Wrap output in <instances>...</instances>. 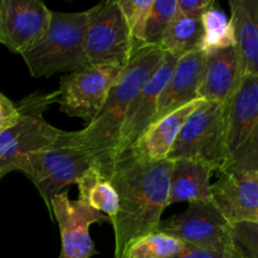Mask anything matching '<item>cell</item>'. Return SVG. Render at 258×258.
I'll return each mask as SVG.
<instances>
[{
    "label": "cell",
    "instance_id": "1",
    "mask_svg": "<svg viewBox=\"0 0 258 258\" xmlns=\"http://www.w3.org/2000/svg\"><path fill=\"white\" fill-rule=\"evenodd\" d=\"M171 160L153 161L131 148L115 156L107 179L118 196V212L112 221L113 258H122L128 244L158 231L168 207Z\"/></svg>",
    "mask_w": 258,
    "mask_h": 258
},
{
    "label": "cell",
    "instance_id": "2",
    "mask_svg": "<svg viewBox=\"0 0 258 258\" xmlns=\"http://www.w3.org/2000/svg\"><path fill=\"white\" fill-rule=\"evenodd\" d=\"M163 55L164 50L160 47L135 45L103 107L90 125L78 131L81 144L96 168L106 178L116 155L118 138L128 108Z\"/></svg>",
    "mask_w": 258,
    "mask_h": 258
},
{
    "label": "cell",
    "instance_id": "3",
    "mask_svg": "<svg viewBox=\"0 0 258 258\" xmlns=\"http://www.w3.org/2000/svg\"><path fill=\"white\" fill-rule=\"evenodd\" d=\"M87 13L50 12L44 35L22 54L33 77L71 73L88 66L85 34Z\"/></svg>",
    "mask_w": 258,
    "mask_h": 258
},
{
    "label": "cell",
    "instance_id": "4",
    "mask_svg": "<svg viewBox=\"0 0 258 258\" xmlns=\"http://www.w3.org/2000/svg\"><path fill=\"white\" fill-rule=\"evenodd\" d=\"M91 166L95 164L81 144L78 131L59 130L50 145L25 159L20 173L32 180L52 217L53 198L77 183Z\"/></svg>",
    "mask_w": 258,
    "mask_h": 258
},
{
    "label": "cell",
    "instance_id": "5",
    "mask_svg": "<svg viewBox=\"0 0 258 258\" xmlns=\"http://www.w3.org/2000/svg\"><path fill=\"white\" fill-rule=\"evenodd\" d=\"M58 96V91H35L18 102L19 120L0 135V179L12 171H20L30 154L47 148L57 138L59 128L45 120L44 112L57 103Z\"/></svg>",
    "mask_w": 258,
    "mask_h": 258
},
{
    "label": "cell",
    "instance_id": "6",
    "mask_svg": "<svg viewBox=\"0 0 258 258\" xmlns=\"http://www.w3.org/2000/svg\"><path fill=\"white\" fill-rule=\"evenodd\" d=\"M224 171H258L257 76H243L226 103Z\"/></svg>",
    "mask_w": 258,
    "mask_h": 258
},
{
    "label": "cell",
    "instance_id": "7",
    "mask_svg": "<svg viewBox=\"0 0 258 258\" xmlns=\"http://www.w3.org/2000/svg\"><path fill=\"white\" fill-rule=\"evenodd\" d=\"M193 159L221 173L226 164V105L203 101L186 118L168 160Z\"/></svg>",
    "mask_w": 258,
    "mask_h": 258
},
{
    "label": "cell",
    "instance_id": "8",
    "mask_svg": "<svg viewBox=\"0 0 258 258\" xmlns=\"http://www.w3.org/2000/svg\"><path fill=\"white\" fill-rule=\"evenodd\" d=\"M122 70L120 63H101L66 73L60 77L57 90L60 112L90 125L105 105Z\"/></svg>",
    "mask_w": 258,
    "mask_h": 258
},
{
    "label": "cell",
    "instance_id": "9",
    "mask_svg": "<svg viewBox=\"0 0 258 258\" xmlns=\"http://www.w3.org/2000/svg\"><path fill=\"white\" fill-rule=\"evenodd\" d=\"M87 13L85 47L90 64L120 63L130 59L135 43L117 0L98 3Z\"/></svg>",
    "mask_w": 258,
    "mask_h": 258
},
{
    "label": "cell",
    "instance_id": "10",
    "mask_svg": "<svg viewBox=\"0 0 258 258\" xmlns=\"http://www.w3.org/2000/svg\"><path fill=\"white\" fill-rule=\"evenodd\" d=\"M158 231L184 244L204 249L228 251L234 244L232 224L213 201L189 203L184 212L161 221Z\"/></svg>",
    "mask_w": 258,
    "mask_h": 258
},
{
    "label": "cell",
    "instance_id": "11",
    "mask_svg": "<svg viewBox=\"0 0 258 258\" xmlns=\"http://www.w3.org/2000/svg\"><path fill=\"white\" fill-rule=\"evenodd\" d=\"M62 239L59 258H92L97 253L90 234L92 224L110 223L105 214L95 211L80 199H71L67 191L58 194L50 203Z\"/></svg>",
    "mask_w": 258,
    "mask_h": 258
},
{
    "label": "cell",
    "instance_id": "12",
    "mask_svg": "<svg viewBox=\"0 0 258 258\" xmlns=\"http://www.w3.org/2000/svg\"><path fill=\"white\" fill-rule=\"evenodd\" d=\"M50 12L40 0H2L0 43L22 55L44 35Z\"/></svg>",
    "mask_w": 258,
    "mask_h": 258
},
{
    "label": "cell",
    "instance_id": "13",
    "mask_svg": "<svg viewBox=\"0 0 258 258\" xmlns=\"http://www.w3.org/2000/svg\"><path fill=\"white\" fill-rule=\"evenodd\" d=\"M178 58V55L164 52L160 63L156 66L153 75L146 81L139 95L133 101L121 128L116 155L133 146L141 134L153 123L158 112L159 98L173 73Z\"/></svg>",
    "mask_w": 258,
    "mask_h": 258
},
{
    "label": "cell",
    "instance_id": "14",
    "mask_svg": "<svg viewBox=\"0 0 258 258\" xmlns=\"http://www.w3.org/2000/svg\"><path fill=\"white\" fill-rule=\"evenodd\" d=\"M211 190L212 201L229 223H258V171H224Z\"/></svg>",
    "mask_w": 258,
    "mask_h": 258
},
{
    "label": "cell",
    "instance_id": "15",
    "mask_svg": "<svg viewBox=\"0 0 258 258\" xmlns=\"http://www.w3.org/2000/svg\"><path fill=\"white\" fill-rule=\"evenodd\" d=\"M242 71L236 48L204 54L198 96L203 101L226 105L241 83Z\"/></svg>",
    "mask_w": 258,
    "mask_h": 258
},
{
    "label": "cell",
    "instance_id": "16",
    "mask_svg": "<svg viewBox=\"0 0 258 258\" xmlns=\"http://www.w3.org/2000/svg\"><path fill=\"white\" fill-rule=\"evenodd\" d=\"M203 62L204 54L201 50L185 53L178 58L173 73L159 98L158 112L153 122L183 107L186 103L201 100L198 88Z\"/></svg>",
    "mask_w": 258,
    "mask_h": 258
},
{
    "label": "cell",
    "instance_id": "17",
    "mask_svg": "<svg viewBox=\"0 0 258 258\" xmlns=\"http://www.w3.org/2000/svg\"><path fill=\"white\" fill-rule=\"evenodd\" d=\"M202 102L203 100H196L159 118L141 134L130 148L139 156L148 160H166L186 118Z\"/></svg>",
    "mask_w": 258,
    "mask_h": 258
},
{
    "label": "cell",
    "instance_id": "18",
    "mask_svg": "<svg viewBox=\"0 0 258 258\" xmlns=\"http://www.w3.org/2000/svg\"><path fill=\"white\" fill-rule=\"evenodd\" d=\"M228 5L242 75L258 77V0H229Z\"/></svg>",
    "mask_w": 258,
    "mask_h": 258
},
{
    "label": "cell",
    "instance_id": "19",
    "mask_svg": "<svg viewBox=\"0 0 258 258\" xmlns=\"http://www.w3.org/2000/svg\"><path fill=\"white\" fill-rule=\"evenodd\" d=\"M213 174V169L201 160H174L169 184L168 206L183 202L193 203L212 201L211 178Z\"/></svg>",
    "mask_w": 258,
    "mask_h": 258
},
{
    "label": "cell",
    "instance_id": "20",
    "mask_svg": "<svg viewBox=\"0 0 258 258\" xmlns=\"http://www.w3.org/2000/svg\"><path fill=\"white\" fill-rule=\"evenodd\" d=\"M76 184L80 190V201L105 214L112 223L118 212V196L110 180L96 166H91Z\"/></svg>",
    "mask_w": 258,
    "mask_h": 258
},
{
    "label": "cell",
    "instance_id": "21",
    "mask_svg": "<svg viewBox=\"0 0 258 258\" xmlns=\"http://www.w3.org/2000/svg\"><path fill=\"white\" fill-rule=\"evenodd\" d=\"M202 35V20L185 17L178 12L164 35L160 48L164 52L180 57L185 53L199 50Z\"/></svg>",
    "mask_w": 258,
    "mask_h": 258
},
{
    "label": "cell",
    "instance_id": "22",
    "mask_svg": "<svg viewBox=\"0 0 258 258\" xmlns=\"http://www.w3.org/2000/svg\"><path fill=\"white\" fill-rule=\"evenodd\" d=\"M201 20L203 35L199 50L203 54L236 47V35L231 19L216 4L202 15Z\"/></svg>",
    "mask_w": 258,
    "mask_h": 258
},
{
    "label": "cell",
    "instance_id": "23",
    "mask_svg": "<svg viewBox=\"0 0 258 258\" xmlns=\"http://www.w3.org/2000/svg\"><path fill=\"white\" fill-rule=\"evenodd\" d=\"M184 247L185 244L179 239L156 231L131 242L122 258H170Z\"/></svg>",
    "mask_w": 258,
    "mask_h": 258
},
{
    "label": "cell",
    "instance_id": "24",
    "mask_svg": "<svg viewBox=\"0 0 258 258\" xmlns=\"http://www.w3.org/2000/svg\"><path fill=\"white\" fill-rule=\"evenodd\" d=\"M178 14V0H154L148 23L144 44L160 47L169 25Z\"/></svg>",
    "mask_w": 258,
    "mask_h": 258
},
{
    "label": "cell",
    "instance_id": "25",
    "mask_svg": "<svg viewBox=\"0 0 258 258\" xmlns=\"http://www.w3.org/2000/svg\"><path fill=\"white\" fill-rule=\"evenodd\" d=\"M153 4L154 0H117L135 45L144 44L146 23Z\"/></svg>",
    "mask_w": 258,
    "mask_h": 258
},
{
    "label": "cell",
    "instance_id": "26",
    "mask_svg": "<svg viewBox=\"0 0 258 258\" xmlns=\"http://www.w3.org/2000/svg\"><path fill=\"white\" fill-rule=\"evenodd\" d=\"M232 238L242 253L252 258H258V223L232 224Z\"/></svg>",
    "mask_w": 258,
    "mask_h": 258
},
{
    "label": "cell",
    "instance_id": "27",
    "mask_svg": "<svg viewBox=\"0 0 258 258\" xmlns=\"http://www.w3.org/2000/svg\"><path fill=\"white\" fill-rule=\"evenodd\" d=\"M19 117L20 113L17 105L0 91V135L12 128Z\"/></svg>",
    "mask_w": 258,
    "mask_h": 258
},
{
    "label": "cell",
    "instance_id": "28",
    "mask_svg": "<svg viewBox=\"0 0 258 258\" xmlns=\"http://www.w3.org/2000/svg\"><path fill=\"white\" fill-rule=\"evenodd\" d=\"M214 4V0H178V12L185 17L201 19L202 15Z\"/></svg>",
    "mask_w": 258,
    "mask_h": 258
},
{
    "label": "cell",
    "instance_id": "29",
    "mask_svg": "<svg viewBox=\"0 0 258 258\" xmlns=\"http://www.w3.org/2000/svg\"><path fill=\"white\" fill-rule=\"evenodd\" d=\"M231 249H228V251H214V249H204L185 244V247L179 253L174 254L170 258H228Z\"/></svg>",
    "mask_w": 258,
    "mask_h": 258
},
{
    "label": "cell",
    "instance_id": "30",
    "mask_svg": "<svg viewBox=\"0 0 258 258\" xmlns=\"http://www.w3.org/2000/svg\"><path fill=\"white\" fill-rule=\"evenodd\" d=\"M228 258H243L242 257V253L239 252V249L237 248L236 244H233V247H232L231 252H229L228 254Z\"/></svg>",
    "mask_w": 258,
    "mask_h": 258
},
{
    "label": "cell",
    "instance_id": "31",
    "mask_svg": "<svg viewBox=\"0 0 258 258\" xmlns=\"http://www.w3.org/2000/svg\"><path fill=\"white\" fill-rule=\"evenodd\" d=\"M237 248H238V247H237ZM239 252H241V251H239ZM241 253H242V252H241ZM242 257H243V258H252V257L247 256V254H244V253H242Z\"/></svg>",
    "mask_w": 258,
    "mask_h": 258
},
{
    "label": "cell",
    "instance_id": "32",
    "mask_svg": "<svg viewBox=\"0 0 258 258\" xmlns=\"http://www.w3.org/2000/svg\"><path fill=\"white\" fill-rule=\"evenodd\" d=\"M0 5H2V0H0Z\"/></svg>",
    "mask_w": 258,
    "mask_h": 258
}]
</instances>
